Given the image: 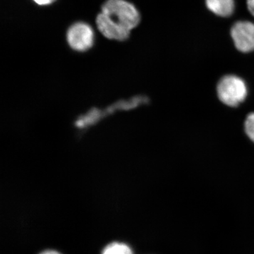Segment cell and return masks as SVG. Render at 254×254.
Listing matches in <instances>:
<instances>
[{"label":"cell","instance_id":"3957f363","mask_svg":"<svg viewBox=\"0 0 254 254\" xmlns=\"http://www.w3.org/2000/svg\"><path fill=\"white\" fill-rule=\"evenodd\" d=\"M67 41L73 50L78 52L87 51L93 46L94 32L86 23H74L68 30Z\"/></svg>","mask_w":254,"mask_h":254},{"label":"cell","instance_id":"8992f818","mask_svg":"<svg viewBox=\"0 0 254 254\" xmlns=\"http://www.w3.org/2000/svg\"><path fill=\"white\" fill-rule=\"evenodd\" d=\"M101 254H133V252L127 244L113 242L105 246Z\"/></svg>","mask_w":254,"mask_h":254},{"label":"cell","instance_id":"7a4b0ae2","mask_svg":"<svg viewBox=\"0 0 254 254\" xmlns=\"http://www.w3.org/2000/svg\"><path fill=\"white\" fill-rule=\"evenodd\" d=\"M217 95L224 105L234 108L245 101L248 95V88L242 78L236 75H227L218 82Z\"/></svg>","mask_w":254,"mask_h":254},{"label":"cell","instance_id":"52a82bcc","mask_svg":"<svg viewBox=\"0 0 254 254\" xmlns=\"http://www.w3.org/2000/svg\"><path fill=\"white\" fill-rule=\"evenodd\" d=\"M245 131L247 136L254 143V113H250L246 118Z\"/></svg>","mask_w":254,"mask_h":254},{"label":"cell","instance_id":"9c48e42d","mask_svg":"<svg viewBox=\"0 0 254 254\" xmlns=\"http://www.w3.org/2000/svg\"><path fill=\"white\" fill-rule=\"evenodd\" d=\"M247 4L251 14L254 16V0H247Z\"/></svg>","mask_w":254,"mask_h":254},{"label":"cell","instance_id":"6da1fadb","mask_svg":"<svg viewBox=\"0 0 254 254\" xmlns=\"http://www.w3.org/2000/svg\"><path fill=\"white\" fill-rule=\"evenodd\" d=\"M141 21L136 8L125 0H108L96 18L97 26L107 38L124 41Z\"/></svg>","mask_w":254,"mask_h":254},{"label":"cell","instance_id":"277c9868","mask_svg":"<svg viewBox=\"0 0 254 254\" xmlns=\"http://www.w3.org/2000/svg\"><path fill=\"white\" fill-rule=\"evenodd\" d=\"M231 37L235 48L242 53L254 51V23L248 21H240L231 28Z\"/></svg>","mask_w":254,"mask_h":254},{"label":"cell","instance_id":"30bf717a","mask_svg":"<svg viewBox=\"0 0 254 254\" xmlns=\"http://www.w3.org/2000/svg\"><path fill=\"white\" fill-rule=\"evenodd\" d=\"M39 254H62L56 250H48L43 251L41 252Z\"/></svg>","mask_w":254,"mask_h":254},{"label":"cell","instance_id":"ba28073f","mask_svg":"<svg viewBox=\"0 0 254 254\" xmlns=\"http://www.w3.org/2000/svg\"><path fill=\"white\" fill-rule=\"evenodd\" d=\"M37 4L41 5V6H46L55 2L56 0H33Z\"/></svg>","mask_w":254,"mask_h":254},{"label":"cell","instance_id":"5b68a950","mask_svg":"<svg viewBox=\"0 0 254 254\" xmlns=\"http://www.w3.org/2000/svg\"><path fill=\"white\" fill-rule=\"evenodd\" d=\"M209 11L220 17H229L235 11L234 0H205Z\"/></svg>","mask_w":254,"mask_h":254}]
</instances>
